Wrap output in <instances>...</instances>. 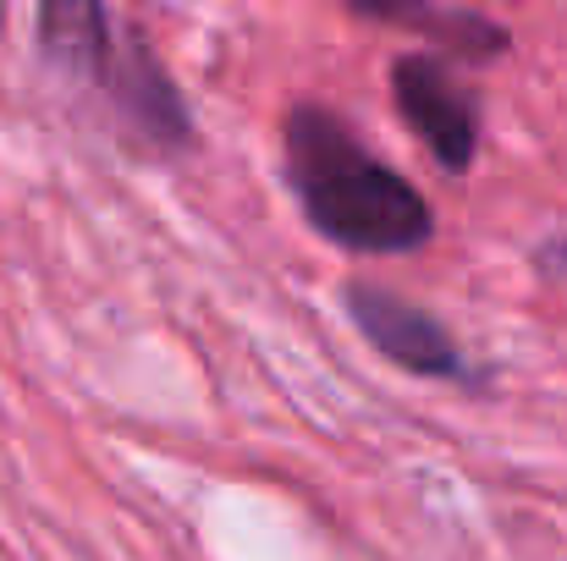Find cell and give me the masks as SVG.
<instances>
[{
	"instance_id": "obj_1",
	"label": "cell",
	"mask_w": 567,
	"mask_h": 561,
	"mask_svg": "<svg viewBox=\"0 0 567 561\" xmlns=\"http://www.w3.org/2000/svg\"><path fill=\"white\" fill-rule=\"evenodd\" d=\"M281 166L303 220L348 253H413L435 237V209L402 172L326 105H292L281 122Z\"/></svg>"
},
{
	"instance_id": "obj_2",
	"label": "cell",
	"mask_w": 567,
	"mask_h": 561,
	"mask_svg": "<svg viewBox=\"0 0 567 561\" xmlns=\"http://www.w3.org/2000/svg\"><path fill=\"white\" fill-rule=\"evenodd\" d=\"M39 44L66 72L94 83V94L144 138L150 149H188L193 116L172 72L155 61L150 39L111 17L105 6H39Z\"/></svg>"
},
{
	"instance_id": "obj_3",
	"label": "cell",
	"mask_w": 567,
	"mask_h": 561,
	"mask_svg": "<svg viewBox=\"0 0 567 561\" xmlns=\"http://www.w3.org/2000/svg\"><path fill=\"white\" fill-rule=\"evenodd\" d=\"M391 100L413 138L446 166L468 172L480 160V100L463 77L435 55H396L391 61Z\"/></svg>"
},
{
	"instance_id": "obj_4",
	"label": "cell",
	"mask_w": 567,
	"mask_h": 561,
	"mask_svg": "<svg viewBox=\"0 0 567 561\" xmlns=\"http://www.w3.org/2000/svg\"><path fill=\"white\" fill-rule=\"evenodd\" d=\"M342 298H348V314H353L359 336L375 347L380 359H391L396 370L430 374V380H463V374H468L457 342H452V331H446L430 309L408 303L402 292L375 287V281H348Z\"/></svg>"
},
{
	"instance_id": "obj_5",
	"label": "cell",
	"mask_w": 567,
	"mask_h": 561,
	"mask_svg": "<svg viewBox=\"0 0 567 561\" xmlns=\"http://www.w3.org/2000/svg\"><path fill=\"white\" fill-rule=\"evenodd\" d=\"M353 17H370L385 28H408L424 33V44H446L452 55H474V61H496L507 55V33L480 17V11H457V6H380V0H353Z\"/></svg>"
},
{
	"instance_id": "obj_6",
	"label": "cell",
	"mask_w": 567,
	"mask_h": 561,
	"mask_svg": "<svg viewBox=\"0 0 567 561\" xmlns=\"http://www.w3.org/2000/svg\"><path fill=\"white\" fill-rule=\"evenodd\" d=\"M551 264H557V270L567 276V242H563V248H551Z\"/></svg>"
}]
</instances>
